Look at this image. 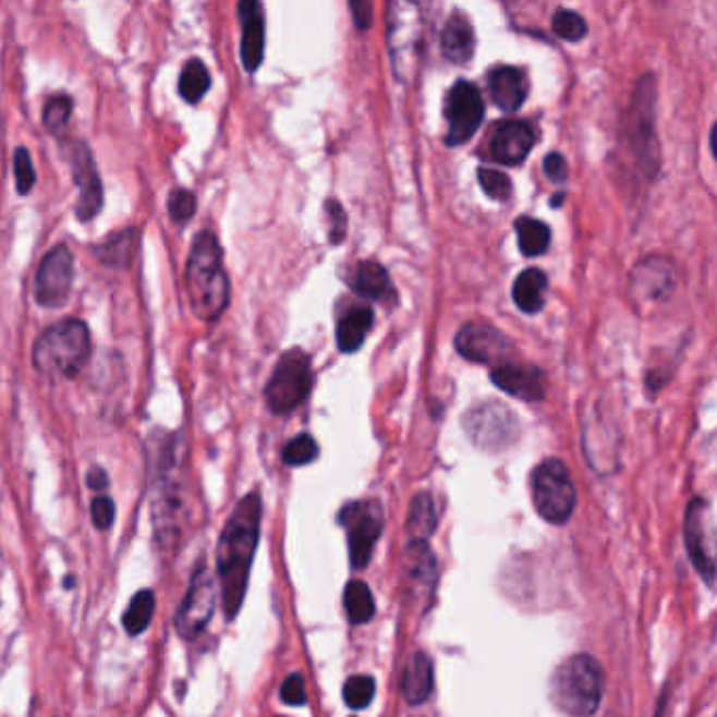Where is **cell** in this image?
Wrapping results in <instances>:
<instances>
[{
  "label": "cell",
  "mask_w": 717,
  "mask_h": 717,
  "mask_svg": "<svg viewBox=\"0 0 717 717\" xmlns=\"http://www.w3.org/2000/svg\"><path fill=\"white\" fill-rule=\"evenodd\" d=\"M440 47L442 56L452 63H467L472 60L476 51V34L472 22L461 13L450 17L440 34Z\"/></svg>",
  "instance_id": "cb8c5ba5"
},
{
  "label": "cell",
  "mask_w": 717,
  "mask_h": 717,
  "mask_svg": "<svg viewBox=\"0 0 717 717\" xmlns=\"http://www.w3.org/2000/svg\"><path fill=\"white\" fill-rule=\"evenodd\" d=\"M533 503L551 524H567L576 506L574 484L560 459H547L533 472Z\"/></svg>",
  "instance_id": "ba28073f"
},
{
  "label": "cell",
  "mask_w": 717,
  "mask_h": 717,
  "mask_svg": "<svg viewBox=\"0 0 717 717\" xmlns=\"http://www.w3.org/2000/svg\"><path fill=\"white\" fill-rule=\"evenodd\" d=\"M478 181L484 190V194L493 200H509L511 192H513V185H511V180L509 175H506L503 171H495V169H478Z\"/></svg>",
  "instance_id": "f35d334b"
},
{
  "label": "cell",
  "mask_w": 717,
  "mask_h": 717,
  "mask_svg": "<svg viewBox=\"0 0 717 717\" xmlns=\"http://www.w3.org/2000/svg\"><path fill=\"white\" fill-rule=\"evenodd\" d=\"M434 690V663L425 653L409 658L402 673V694L409 705H421Z\"/></svg>",
  "instance_id": "d4e9b609"
},
{
  "label": "cell",
  "mask_w": 717,
  "mask_h": 717,
  "mask_svg": "<svg viewBox=\"0 0 717 717\" xmlns=\"http://www.w3.org/2000/svg\"><path fill=\"white\" fill-rule=\"evenodd\" d=\"M388 47L396 78L413 83L425 47V24L418 4L404 0L389 2Z\"/></svg>",
  "instance_id": "8992f818"
},
{
  "label": "cell",
  "mask_w": 717,
  "mask_h": 717,
  "mask_svg": "<svg viewBox=\"0 0 717 717\" xmlns=\"http://www.w3.org/2000/svg\"><path fill=\"white\" fill-rule=\"evenodd\" d=\"M457 352L470 362L488 364L508 354V337L486 323H467L454 337Z\"/></svg>",
  "instance_id": "e0dca14e"
},
{
  "label": "cell",
  "mask_w": 717,
  "mask_h": 717,
  "mask_svg": "<svg viewBox=\"0 0 717 717\" xmlns=\"http://www.w3.org/2000/svg\"><path fill=\"white\" fill-rule=\"evenodd\" d=\"M90 332L83 320L68 318L45 330L32 350L34 368L51 379H74L89 362Z\"/></svg>",
  "instance_id": "277c9868"
},
{
  "label": "cell",
  "mask_w": 717,
  "mask_h": 717,
  "mask_svg": "<svg viewBox=\"0 0 717 717\" xmlns=\"http://www.w3.org/2000/svg\"><path fill=\"white\" fill-rule=\"evenodd\" d=\"M463 427L472 442L479 449L499 452L518 440V417L501 402H484L474 406L465 417Z\"/></svg>",
  "instance_id": "8fae6325"
},
{
  "label": "cell",
  "mask_w": 717,
  "mask_h": 717,
  "mask_svg": "<svg viewBox=\"0 0 717 717\" xmlns=\"http://www.w3.org/2000/svg\"><path fill=\"white\" fill-rule=\"evenodd\" d=\"M262 497L248 493L230 513L217 540V576L228 621H234L246 596L262 528Z\"/></svg>",
  "instance_id": "6da1fadb"
},
{
  "label": "cell",
  "mask_w": 717,
  "mask_h": 717,
  "mask_svg": "<svg viewBox=\"0 0 717 717\" xmlns=\"http://www.w3.org/2000/svg\"><path fill=\"white\" fill-rule=\"evenodd\" d=\"M185 291L194 316L203 323H215L230 303V280L212 232L203 230L192 242L185 264Z\"/></svg>",
  "instance_id": "3957f363"
},
{
  "label": "cell",
  "mask_w": 717,
  "mask_h": 717,
  "mask_svg": "<svg viewBox=\"0 0 717 717\" xmlns=\"http://www.w3.org/2000/svg\"><path fill=\"white\" fill-rule=\"evenodd\" d=\"M562 200H564V192H560V194H556V196H554V200H551V205H554V207L558 209V207L562 205Z\"/></svg>",
  "instance_id": "c3c4849f"
},
{
  "label": "cell",
  "mask_w": 717,
  "mask_h": 717,
  "mask_svg": "<svg viewBox=\"0 0 717 717\" xmlns=\"http://www.w3.org/2000/svg\"><path fill=\"white\" fill-rule=\"evenodd\" d=\"M65 587H74V576H65Z\"/></svg>",
  "instance_id": "681fc988"
},
{
  "label": "cell",
  "mask_w": 717,
  "mask_h": 717,
  "mask_svg": "<svg viewBox=\"0 0 717 717\" xmlns=\"http://www.w3.org/2000/svg\"><path fill=\"white\" fill-rule=\"evenodd\" d=\"M90 518L97 531H108L117 518V503L106 495L95 497L90 503Z\"/></svg>",
  "instance_id": "b9f144b4"
},
{
  "label": "cell",
  "mask_w": 717,
  "mask_h": 717,
  "mask_svg": "<svg viewBox=\"0 0 717 717\" xmlns=\"http://www.w3.org/2000/svg\"><path fill=\"white\" fill-rule=\"evenodd\" d=\"M543 169H545V175L549 178L551 181H556V183H564L568 178V167H567V160H564V156L562 154H549V156H545V160H543Z\"/></svg>",
  "instance_id": "f6af8a7d"
},
{
  "label": "cell",
  "mask_w": 717,
  "mask_h": 717,
  "mask_svg": "<svg viewBox=\"0 0 717 717\" xmlns=\"http://www.w3.org/2000/svg\"><path fill=\"white\" fill-rule=\"evenodd\" d=\"M404 574L415 598L429 596L436 583V556L427 540H411L404 554Z\"/></svg>",
  "instance_id": "603a6c76"
},
{
  "label": "cell",
  "mask_w": 717,
  "mask_h": 717,
  "mask_svg": "<svg viewBox=\"0 0 717 717\" xmlns=\"http://www.w3.org/2000/svg\"><path fill=\"white\" fill-rule=\"evenodd\" d=\"M217 606V583L212 579L207 562H198L190 576V587L181 599L178 615H175V629L183 640H196L215 615Z\"/></svg>",
  "instance_id": "30bf717a"
},
{
  "label": "cell",
  "mask_w": 717,
  "mask_h": 717,
  "mask_svg": "<svg viewBox=\"0 0 717 717\" xmlns=\"http://www.w3.org/2000/svg\"><path fill=\"white\" fill-rule=\"evenodd\" d=\"M13 173H15V187L22 196L31 194L34 183H36V171L32 165L31 151L26 148H17L13 156Z\"/></svg>",
  "instance_id": "60d3db41"
},
{
  "label": "cell",
  "mask_w": 717,
  "mask_h": 717,
  "mask_svg": "<svg viewBox=\"0 0 717 717\" xmlns=\"http://www.w3.org/2000/svg\"><path fill=\"white\" fill-rule=\"evenodd\" d=\"M490 379L497 388L508 391L526 402H538L545 398V375L537 366L526 364H501L490 373Z\"/></svg>",
  "instance_id": "44dd1931"
},
{
  "label": "cell",
  "mask_w": 717,
  "mask_h": 717,
  "mask_svg": "<svg viewBox=\"0 0 717 717\" xmlns=\"http://www.w3.org/2000/svg\"><path fill=\"white\" fill-rule=\"evenodd\" d=\"M74 255L65 244L53 246L40 262L34 278V297L42 307H61L70 297Z\"/></svg>",
  "instance_id": "5bb4252c"
},
{
  "label": "cell",
  "mask_w": 717,
  "mask_h": 717,
  "mask_svg": "<svg viewBox=\"0 0 717 717\" xmlns=\"http://www.w3.org/2000/svg\"><path fill=\"white\" fill-rule=\"evenodd\" d=\"M684 540L688 556L696 572L712 587L716 581V535L712 506L705 499H692L684 518Z\"/></svg>",
  "instance_id": "7c38bea8"
},
{
  "label": "cell",
  "mask_w": 717,
  "mask_h": 717,
  "mask_svg": "<svg viewBox=\"0 0 717 717\" xmlns=\"http://www.w3.org/2000/svg\"><path fill=\"white\" fill-rule=\"evenodd\" d=\"M352 13L356 20V26L360 31H366L370 26V17H373V7L368 2H352Z\"/></svg>",
  "instance_id": "bcb514c9"
},
{
  "label": "cell",
  "mask_w": 717,
  "mask_h": 717,
  "mask_svg": "<svg viewBox=\"0 0 717 717\" xmlns=\"http://www.w3.org/2000/svg\"><path fill=\"white\" fill-rule=\"evenodd\" d=\"M316 457H318V445L309 434H301L297 438H293L282 450V461L291 467L307 465Z\"/></svg>",
  "instance_id": "74e56055"
},
{
  "label": "cell",
  "mask_w": 717,
  "mask_h": 717,
  "mask_svg": "<svg viewBox=\"0 0 717 717\" xmlns=\"http://www.w3.org/2000/svg\"><path fill=\"white\" fill-rule=\"evenodd\" d=\"M484 119V101L478 87L467 81H457L447 99V146L457 148L470 142Z\"/></svg>",
  "instance_id": "9a60e30c"
},
{
  "label": "cell",
  "mask_w": 717,
  "mask_h": 717,
  "mask_svg": "<svg viewBox=\"0 0 717 717\" xmlns=\"http://www.w3.org/2000/svg\"><path fill=\"white\" fill-rule=\"evenodd\" d=\"M325 210L329 215V242L330 244H341L348 234V215L337 200H327Z\"/></svg>",
  "instance_id": "7bdbcfd3"
},
{
  "label": "cell",
  "mask_w": 717,
  "mask_h": 717,
  "mask_svg": "<svg viewBox=\"0 0 717 717\" xmlns=\"http://www.w3.org/2000/svg\"><path fill=\"white\" fill-rule=\"evenodd\" d=\"M280 698L287 703V705H293V707H301L307 703V692H305V682L301 678L300 673H291L284 682H282V688H280Z\"/></svg>",
  "instance_id": "ee69618b"
},
{
  "label": "cell",
  "mask_w": 717,
  "mask_h": 717,
  "mask_svg": "<svg viewBox=\"0 0 717 717\" xmlns=\"http://www.w3.org/2000/svg\"><path fill=\"white\" fill-rule=\"evenodd\" d=\"M352 289L364 300L381 301V303H396L398 300L388 271L375 262L358 264L354 280H352Z\"/></svg>",
  "instance_id": "484cf974"
},
{
  "label": "cell",
  "mask_w": 717,
  "mask_h": 717,
  "mask_svg": "<svg viewBox=\"0 0 717 717\" xmlns=\"http://www.w3.org/2000/svg\"><path fill=\"white\" fill-rule=\"evenodd\" d=\"M551 28H554V34L562 40H568V42H576L581 38H585L587 34V22L576 13V11H570V9H558L554 13V20H551Z\"/></svg>",
  "instance_id": "d590c367"
},
{
  "label": "cell",
  "mask_w": 717,
  "mask_h": 717,
  "mask_svg": "<svg viewBox=\"0 0 717 717\" xmlns=\"http://www.w3.org/2000/svg\"><path fill=\"white\" fill-rule=\"evenodd\" d=\"M196 209H198V203H196L194 192L183 190V187H178V190L171 192V196H169V215H171L173 223H178V226L187 223L196 215Z\"/></svg>",
  "instance_id": "ab89813d"
},
{
  "label": "cell",
  "mask_w": 717,
  "mask_h": 717,
  "mask_svg": "<svg viewBox=\"0 0 717 717\" xmlns=\"http://www.w3.org/2000/svg\"><path fill=\"white\" fill-rule=\"evenodd\" d=\"M604 692V676L592 655L567 658L551 676L549 698L568 717H592L598 712Z\"/></svg>",
  "instance_id": "5b68a950"
},
{
  "label": "cell",
  "mask_w": 717,
  "mask_h": 717,
  "mask_svg": "<svg viewBox=\"0 0 717 717\" xmlns=\"http://www.w3.org/2000/svg\"><path fill=\"white\" fill-rule=\"evenodd\" d=\"M156 610V596L151 590H142L137 592L129 608L122 615V628L129 635H142L146 629L150 628Z\"/></svg>",
  "instance_id": "1f68e13d"
},
{
  "label": "cell",
  "mask_w": 717,
  "mask_h": 717,
  "mask_svg": "<svg viewBox=\"0 0 717 717\" xmlns=\"http://www.w3.org/2000/svg\"><path fill=\"white\" fill-rule=\"evenodd\" d=\"M343 608L352 625H364L375 615V599L364 581H350L343 590Z\"/></svg>",
  "instance_id": "f546056e"
},
{
  "label": "cell",
  "mask_w": 717,
  "mask_h": 717,
  "mask_svg": "<svg viewBox=\"0 0 717 717\" xmlns=\"http://www.w3.org/2000/svg\"><path fill=\"white\" fill-rule=\"evenodd\" d=\"M676 284V268L665 257H646L631 271V295L635 301H657Z\"/></svg>",
  "instance_id": "d6986e66"
},
{
  "label": "cell",
  "mask_w": 717,
  "mask_h": 717,
  "mask_svg": "<svg viewBox=\"0 0 717 717\" xmlns=\"http://www.w3.org/2000/svg\"><path fill=\"white\" fill-rule=\"evenodd\" d=\"M240 28V58L246 72H257L264 61L266 49V17L264 7L255 0H242L239 4Z\"/></svg>",
  "instance_id": "ac0fdd59"
},
{
  "label": "cell",
  "mask_w": 717,
  "mask_h": 717,
  "mask_svg": "<svg viewBox=\"0 0 717 717\" xmlns=\"http://www.w3.org/2000/svg\"><path fill=\"white\" fill-rule=\"evenodd\" d=\"M547 276L537 268L524 269L513 282V301L524 314H537L545 305Z\"/></svg>",
  "instance_id": "83f0119b"
},
{
  "label": "cell",
  "mask_w": 717,
  "mask_h": 717,
  "mask_svg": "<svg viewBox=\"0 0 717 717\" xmlns=\"http://www.w3.org/2000/svg\"><path fill=\"white\" fill-rule=\"evenodd\" d=\"M657 83L653 74L637 81L631 95L629 144L646 178H655L660 169V146L657 137Z\"/></svg>",
  "instance_id": "52a82bcc"
},
{
  "label": "cell",
  "mask_w": 717,
  "mask_h": 717,
  "mask_svg": "<svg viewBox=\"0 0 717 717\" xmlns=\"http://www.w3.org/2000/svg\"><path fill=\"white\" fill-rule=\"evenodd\" d=\"M409 531L415 535V540H425L436 528V508L429 493H418L411 501L409 511Z\"/></svg>",
  "instance_id": "836d02e7"
},
{
  "label": "cell",
  "mask_w": 717,
  "mask_h": 717,
  "mask_svg": "<svg viewBox=\"0 0 717 717\" xmlns=\"http://www.w3.org/2000/svg\"><path fill=\"white\" fill-rule=\"evenodd\" d=\"M375 680L370 676H352L343 686V701L350 709H364L375 696Z\"/></svg>",
  "instance_id": "8d00e7d4"
},
{
  "label": "cell",
  "mask_w": 717,
  "mask_h": 717,
  "mask_svg": "<svg viewBox=\"0 0 717 717\" xmlns=\"http://www.w3.org/2000/svg\"><path fill=\"white\" fill-rule=\"evenodd\" d=\"M515 232H518V244H520V251L524 257L543 255L551 242L549 228L533 217H520L515 221Z\"/></svg>",
  "instance_id": "d6a6232c"
},
{
  "label": "cell",
  "mask_w": 717,
  "mask_h": 717,
  "mask_svg": "<svg viewBox=\"0 0 717 717\" xmlns=\"http://www.w3.org/2000/svg\"><path fill=\"white\" fill-rule=\"evenodd\" d=\"M535 129L524 120L501 122L490 137V156L508 167L520 165L535 146Z\"/></svg>",
  "instance_id": "ffe728a7"
},
{
  "label": "cell",
  "mask_w": 717,
  "mask_h": 717,
  "mask_svg": "<svg viewBox=\"0 0 717 717\" xmlns=\"http://www.w3.org/2000/svg\"><path fill=\"white\" fill-rule=\"evenodd\" d=\"M209 89L210 74L205 61L198 58L185 61L180 74L181 99L187 104H198Z\"/></svg>",
  "instance_id": "4dcf8cb0"
},
{
  "label": "cell",
  "mask_w": 717,
  "mask_h": 717,
  "mask_svg": "<svg viewBox=\"0 0 717 717\" xmlns=\"http://www.w3.org/2000/svg\"><path fill=\"white\" fill-rule=\"evenodd\" d=\"M375 314L370 307L350 309L337 325V345L343 354H354L362 348L366 335L373 329Z\"/></svg>",
  "instance_id": "4316f807"
},
{
  "label": "cell",
  "mask_w": 717,
  "mask_h": 717,
  "mask_svg": "<svg viewBox=\"0 0 717 717\" xmlns=\"http://www.w3.org/2000/svg\"><path fill=\"white\" fill-rule=\"evenodd\" d=\"M72 178L78 187V203H76V217L81 221H90L104 207V185L97 173L95 160L90 156L89 146L76 142L70 154Z\"/></svg>",
  "instance_id": "2e32d148"
},
{
  "label": "cell",
  "mask_w": 717,
  "mask_h": 717,
  "mask_svg": "<svg viewBox=\"0 0 717 717\" xmlns=\"http://www.w3.org/2000/svg\"><path fill=\"white\" fill-rule=\"evenodd\" d=\"M148 478L154 538L160 551L171 554L180 547L187 513V486L181 472L180 449L175 436H165V440L151 436L148 447Z\"/></svg>",
  "instance_id": "7a4b0ae2"
},
{
  "label": "cell",
  "mask_w": 717,
  "mask_h": 717,
  "mask_svg": "<svg viewBox=\"0 0 717 717\" xmlns=\"http://www.w3.org/2000/svg\"><path fill=\"white\" fill-rule=\"evenodd\" d=\"M339 522L350 531V560L354 568L368 567L375 545L384 533V511L377 501H356L341 509Z\"/></svg>",
  "instance_id": "4fadbf2b"
},
{
  "label": "cell",
  "mask_w": 717,
  "mask_h": 717,
  "mask_svg": "<svg viewBox=\"0 0 717 717\" xmlns=\"http://www.w3.org/2000/svg\"><path fill=\"white\" fill-rule=\"evenodd\" d=\"M108 484H110V479H108V474H106L104 467H90V472L87 474V486L90 490L101 493V490L108 488Z\"/></svg>",
  "instance_id": "7dc6e473"
},
{
  "label": "cell",
  "mask_w": 717,
  "mask_h": 717,
  "mask_svg": "<svg viewBox=\"0 0 717 717\" xmlns=\"http://www.w3.org/2000/svg\"><path fill=\"white\" fill-rule=\"evenodd\" d=\"M488 90L503 112H518L528 95V78L520 68L497 65L488 74Z\"/></svg>",
  "instance_id": "7402d4cb"
},
{
  "label": "cell",
  "mask_w": 717,
  "mask_h": 717,
  "mask_svg": "<svg viewBox=\"0 0 717 717\" xmlns=\"http://www.w3.org/2000/svg\"><path fill=\"white\" fill-rule=\"evenodd\" d=\"M312 389V364L303 350H289L278 360L268 386L266 402L274 415L295 411Z\"/></svg>",
  "instance_id": "9c48e42d"
},
{
  "label": "cell",
  "mask_w": 717,
  "mask_h": 717,
  "mask_svg": "<svg viewBox=\"0 0 717 717\" xmlns=\"http://www.w3.org/2000/svg\"><path fill=\"white\" fill-rule=\"evenodd\" d=\"M72 97L63 95V93H58L53 97H49V101L45 104V110H42V124L45 129L53 135V137H63L65 131H68V122H70V117H72Z\"/></svg>",
  "instance_id": "e575fe53"
},
{
  "label": "cell",
  "mask_w": 717,
  "mask_h": 717,
  "mask_svg": "<svg viewBox=\"0 0 717 717\" xmlns=\"http://www.w3.org/2000/svg\"><path fill=\"white\" fill-rule=\"evenodd\" d=\"M135 244H137V230L129 228V230L112 234L106 242L97 244L93 248V253L104 266L122 269L131 264L133 253H135Z\"/></svg>",
  "instance_id": "f1b7e54d"
}]
</instances>
